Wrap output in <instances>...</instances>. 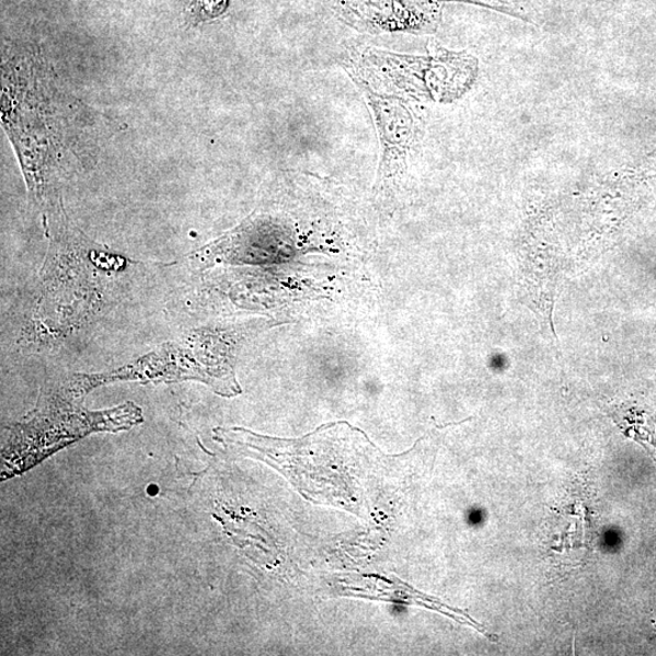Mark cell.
I'll return each mask as SVG.
<instances>
[{
  "mask_svg": "<svg viewBox=\"0 0 656 656\" xmlns=\"http://www.w3.org/2000/svg\"><path fill=\"white\" fill-rule=\"evenodd\" d=\"M25 74L4 72L3 120L19 152L28 191L37 203L44 204L57 177L58 159L65 138L60 111L64 105L53 104L58 96L55 77L49 66L36 53L18 55Z\"/></svg>",
  "mask_w": 656,
  "mask_h": 656,
  "instance_id": "6da1fadb",
  "label": "cell"
},
{
  "mask_svg": "<svg viewBox=\"0 0 656 656\" xmlns=\"http://www.w3.org/2000/svg\"><path fill=\"white\" fill-rule=\"evenodd\" d=\"M242 338L239 329L195 330L113 372L74 375L66 387L74 396L84 398L97 387L116 382L198 381L221 396H237L241 394V387L237 381L235 361Z\"/></svg>",
  "mask_w": 656,
  "mask_h": 656,
  "instance_id": "7a4b0ae2",
  "label": "cell"
},
{
  "mask_svg": "<svg viewBox=\"0 0 656 656\" xmlns=\"http://www.w3.org/2000/svg\"><path fill=\"white\" fill-rule=\"evenodd\" d=\"M78 400L81 399L66 387L62 395H42L27 419L10 429L11 445L39 456L42 450L53 452L91 433L129 429L142 422L141 410L136 404L126 403L95 413L82 407Z\"/></svg>",
  "mask_w": 656,
  "mask_h": 656,
  "instance_id": "3957f363",
  "label": "cell"
},
{
  "mask_svg": "<svg viewBox=\"0 0 656 656\" xmlns=\"http://www.w3.org/2000/svg\"><path fill=\"white\" fill-rule=\"evenodd\" d=\"M354 82L371 110L380 137L381 159L375 194L385 202L393 198L404 183L410 156L421 138L422 119L405 97L378 93L360 81Z\"/></svg>",
  "mask_w": 656,
  "mask_h": 656,
  "instance_id": "5b68a950",
  "label": "cell"
},
{
  "mask_svg": "<svg viewBox=\"0 0 656 656\" xmlns=\"http://www.w3.org/2000/svg\"><path fill=\"white\" fill-rule=\"evenodd\" d=\"M158 492H159V488H158V487H154V488H151V487H150V488H149V493H150V494H156V493H158Z\"/></svg>",
  "mask_w": 656,
  "mask_h": 656,
  "instance_id": "52a82bcc",
  "label": "cell"
},
{
  "mask_svg": "<svg viewBox=\"0 0 656 656\" xmlns=\"http://www.w3.org/2000/svg\"><path fill=\"white\" fill-rule=\"evenodd\" d=\"M465 62L460 55L442 49L430 58L408 57L376 48H364L348 54L346 70L353 81H360L382 94L445 99L451 94L435 77Z\"/></svg>",
  "mask_w": 656,
  "mask_h": 656,
  "instance_id": "277c9868",
  "label": "cell"
},
{
  "mask_svg": "<svg viewBox=\"0 0 656 656\" xmlns=\"http://www.w3.org/2000/svg\"><path fill=\"white\" fill-rule=\"evenodd\" d=\"M228 0H194L192 19L195 22L219 16L227 9Z\"/></svg>",
  "mask_w": 656,
  "mask_h": 656,
  "instance_id": "8992f818",
  "label": "cell"
}]
</instances>
